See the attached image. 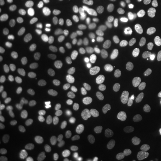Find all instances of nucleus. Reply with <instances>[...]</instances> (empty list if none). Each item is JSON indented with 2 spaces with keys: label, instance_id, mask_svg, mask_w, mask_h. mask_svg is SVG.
I'll return each instance as SVG.
<instances>
[{
  "label": "nucleus",
  "instance_id": "1",
  "mask_svg": "<svg viewBox=\"0 0 161 161\" xmlns=\"http://www.w3.org/2000/svg\"><path fill=\"white\" fill-rule=\"evenodd\" d=\"M128 36L132 43L136 47H146L152 40L150 27L141 21H134L128 26Z\"/></svg>",
  "mask_w": 161,
  "mask_h": 161
},
{
  "label": "nucleus",
  "instance_id": "2",
  "mask_svg": "<svg viewBox=\"0 0 161 161\" xmlns=\"http://www.w3.org/2000/svg\"><path fill=\"white\" fill-rule=\"evenodd\" d=\"M96 113L97 111L93 102L84 100L75 108L72 114V121L77 126H84L94 119Z\"/></svg>",
  "mask_w": 161,
  "mask_h": 161
},
{
  "label": "nucleus",
  "instance_id": "3",
  "mask_svg": "<svg viewBox=\"0 0 161 161\" xmlns=\"http://www.w3.org/2000/svg\"><path fill=\"white\" fill-rule=\"evenodd\" d=\"M25 51V47L22 42L13 41L2 47L0 51V59L3 63H16L23 59Z\"/></svg>",
  "mask_w": 161,
  "mask_h": 161
},
{
  "label": "nucleus",
  "instance_id": "4",
  "mask_svg": "<svg viewBox=\"0 0 161 161\" xmlns=\"http://www.w3.org/2000/svg\"><path fill=\"white\" fill-rule=\"evenodd\" d=\"M82 37L87 45L93 48L99 47L104 42L103 31L98 23H91L86 25L82 32Z\"/></svg>",
  "mask_w": 161,
  "mask_h": 161
},
{
  "label": "nucleus",
  "instance_id": "5",
  "mask_svg": "<svg viewBox=\"0 0 161 161\" xmlns=\"http://www.w3.org/2000/svg\"><path fill=\"white\" fill-rule=\"evenodd\" d=\"M101 8L96 2H85L78 6L76 10V17L82 22H92L99 18Z\"/></svg>",
  "mask_w": 161,
  "mask_h": 161
},
{
  "label": "nucleus",
  "instance_id": "6",
  "mask_svg": "<svg viewBox=\"0 0 161 161\" xmlns=\"http://www.w3.org/2000/svg\"><path fill=\"white\" fill-rule=\"evenodd\" d=\"M75 92H76L75 84L73 81L68 80L64 82L58 90V92L55 94L53 102L57 107H64L73 99V98L75 97Z\"/></svg>",
  "mask_w": 161,
  "mask_h": 161
},
{
  "label": "nucleus",
  "instance_id": "7",
  "mask_svg": "<svg viewBox=\"0 0 161 161\" xmlns=\"http://www.w3.org/2000/svg\"><path fill=\"white\" fill-rule=\"evenodd\" d=\"M124 114L126 119L134 125H141L145 123L146 113L140 104L129 102L124 108Z\"/></svg>",
  "mask_w": 161,
  "mask_h": 161
},
{
  "label": "nucleus",
  "instance_id": "8",
  "mask_svg": "<svg viewBox=\"0 0 161 161\" xmlns=\"http://www.w3.org/2000/svg\"><path fill=\"white\" fill-rule=\"evenodd\" d=\"M109 143V135L105 131H99L92 135L89 142V149L94 154L101 153Z\"/></svg>",
  "mask_w": 161,
  "mask_h": 161
},
{
  "label": "nucleus",
  "instance_id": "9",
  "mask_svg": "<svg viewBox=\"0 0 161 161\" xmlns=\"http://www.w3.org/2000/svg\"><path fill=\"white\" fill-rule=\"evenodd\" d=\"M47 65L45 60L42 58H33L29 66H28V74L31 79L33 80H41L44 75H46Z\"/></svg>",
  "mask_w": 161,
  "mask_h": 161
},
{
  "label": "nucleus",
  "instance_id": "10",
  "mask_svg": "<svg viewBox=\"0 0 161 161\" xmlns=\"http://www.w3.org/2000/svg\"><path fill=\"white\" fill-rule=\"evenodd\" d=\"M56 37L60 42L69 46L75 45L78 41V35L76 31L67 26H62L58 28L56 32Z\"/></svg>",
  "mask_w": 161,
  "mask_h": 161
},
{
  "label": "nucleus",
  "instance_id": "11",
  "mask_svg": "<svg viewBox=\"0 0 161 161\" xmlns=\"http://www.w3.org/2000/svg\"><path fill=\"white\" fill-rule=\"evenodd\" d=\"M113 60L114 57L111 53L102 52L93 58V60L90 64V69L92 72H98L108 66L110 64H112Z\"/></svg>",
  "mask_w": 161,
  "mask_h": 161
},
{
  "label": "nucleus",
  "instance_id": "12",
  "mask_svg": "<svg viewBox=\"0 0 161 161\" xmlns=\"http://www.w3.org/2000/svg\"><path fill=\"white\" fill-rule=\"evenodd\" d=\"M50 24V20L46 14H38L30 19L28 23L29 29L33 32H43Z\"/></svg>",
  "mask_w": 161,
  "mask_h": 161
},
{
  "label": "nucleus",
  "instance_id": "13",
  "mask_svg": "<svg viewBox=\"0 0 161 161\" xmlns=\"http://www.w3.org/2000/svg\"><path fill=\"white\" fill-rule=\"evenodd\" d=\"M145 127L148 131L153 132L158 130L161 125V111L156 108H152L146 113Z\"/></svg>",
  "mask_w": 161,
  "mask_h": 161
},
{
  "label": "nucleus",
  "instance_id": "14",
  "mask_svg": "<svg viewBox=\"0 0 161 161\" xmlns=\"http://www.w3.org/2000/svg\"><path fill=\"white\" fill-rule=\"evenodd\" d=\"M27 98V92L25 88L20 84L15 83L9 90V98L12 103L14 105H21L25 102Z\"/></svg>",
  "mask_w": 161,
  "mask_h": 161
},
{
  "label": "nucleus",
  "instance_id": "15",
  "mask_svg": "<svg viewBox=\"0 0 161 161\" xmlns=\"http://www.w3.org/2000/svg\"><path fill=\"white\" fill-rule=\"evenodd\" d=\"M50 62L57 69H65L71 64L69 56L63 51H56L51 55Z\"/></svg>",
  "mask_w": 161,
  "mask_h": 161
},
{
  "label": "nucleus",
  "instance_id": "16",
  "mask_svg": "<svg viewBox=\"0 0 161 161\" xmlns=\"http://www.w3.org/2000/svg\"><path fill=\"white\" fill-rule=\"evenodd\" d=\"M16 135L18 138L23 142H32L37 137V132L33 128L25 125H22L16 128Z\"/></svg>",
  "mask_w": 161,
  "mask_h": 161
},
{
  "label": "nucleus",
  "instance_id": "17",
  "mask_svg": "<svg viewBox=\"0 0 161 161\" xmlns=\"http://www.w3.org/2000/svg\"><path fill=\"white\" fill-rule=\"evenodd\" d=\"M130 14H131V11L129 6L126 4H121L113 14V20L115 23L122 24L126 23L128 19L130 18Z\"/></svg>",
  "mask_w": 161,
  "mask_h": 161
},
{
  "label": "nucleus",
  "instance_id": "18",
  "mask_svg": "<svg viewBox=\"0 0 161 161\" xmlns=\"http://www.w3.org/2000/svg\"><path fill=\"white\" fill-rule=\"evenodd\" d=\"M23 115L27 118L40 119L43 116V109L38 104H29L23 108Z\"/></svg>",
  "mask_w": 161,
  "mask_h": 161
},
{
  "label": "nucleus",
  "instance_id": "19",
  "mask_svg": "<svg viewBox=\"0 0 161 161\" xmlns=\"http://www.w3.org/2000/svg\"><path fill=\"white\" fill-rule=\"evenodd\" d=\"M109 80L113 83H116L122 86L126 85L127 74L124 69H116L110 73Z\"/></svg>",
  "mask_w": 161,
  "mask_h": 161
},
{
  "label": "nucleus",
  "instance_id": "20",
  "mask_svg": "<svg viewBox=\"0 0 161 161\" xmlns=\"http://www.w3.org/2000/svg\"><path fill=\"white\" fill-rule=\"evenodd\" d=\"M107 94L108 95L110 99L115 104L123 103L126 98V93L121 89L115 88H108Z\"/></svg>",
  "mask_w": 161,
  "mask_h": 161
},
{
  "label": "nucleus",
  "instance_id": "21",
  "mask_svg": "<svg viewBox=\"0 0 161 161\" xmlns=\"http://www.w3.org/2000/svg\"><path fill=\"white\" fill-rule=\"evenodd\" d=\"M14 149L5 140L0 141V158L2 159H10L14 155Z\"/></svg>",
  "mask_w": 161,
  "mask_h": 161
},
{
  "label": "nucleus",
  "instance_id": "22",
  "mask_svg": "<svg viewBox=\"0 0 161 161\" xmlns=\"http://www.w3.org/2000/svg\"><path fill=\"white\" fill-rule=\"evenodd\" d=\"M14 5L11 0H0V14L3 16L11 15L14 13Z\"/></svg>",
  "mask_w": 161,
  "mask_h": 161
},
{
  "label": "nucleus",
  "instance_id": "23",
  "mask_svg": "<svg viewBox=\"0 0 161 161\" xmlns=\"http://www.w3.org/2000/svg\"><path fill=\"white\" fill-rule=\"evenodd\" d=\"M148 147L156 154L161 156V137H150L148 140Z\"/></svg>",
  "mask_w": 161,
  "mask_h": 161
},
{
  "label": "nucleus",
  "instance_id": "24",
  "mask_svg": "<svg viewBox=\"0 0 161 161\" xmlns=\"http://www.w3.org/2000/svg\"><path fill=\"white\" fill-rule=\"evenodd\" d=\"M130 4L132 5L135 9H144L149 6V1L148 0H128Z\"/></svg>",
  "mask_w": 161,
  "mask_h": 161
},
{
  "label": "nucleus",
  "instance_id": "25",
  "mask_svg": "<svg viewBox=\"0 0 161 161\" xmlns=\"http://www.w3.org/2000/svg\"><path fill=\"white\" fill-rule=\"evenodd\" d=\"M136 92L140 93V94H143V95H146V94H149L152 91V88L150 86V85H147V84H141L139 83L136 85V88H135Z\"/></svg>",
  "mask_w": 161,
  "mask_h": 161
},
{
  "label": "nucleus",
  "instance_id": "26",
  "mask_svg": "<svg viewBox=\"0 0 161 161\" xmlns=\"http://www.w3.org/2000/svg\"><path fill=\"white\" fill-rule=\"evenodd\" d=\"M21 2L23 6L30 8V9L35 8L39 5V0H21Z\"/></svg>",
  "mask_w": 161,
  "mask_h": 161
},
{
  "label": "nucleus",
  "instance_id": "27",
  "mask_svg": "<svg viewBox=\"0 0 161 161\" xmlns=\"http://www.w3.org/2000/svg\"><path fill=\"white\" fill-rule=\"evenodd\" d=\"M138 79L144 81H149L152 79V74L148 71H142L138 74Z\"/></svg>",
  "mask_w": 161,
  "mask_h": 161
},
{
  "label": "nucleus",
  "instance_id": "28",
  "mask_svg": "<svg viewBox=\"0 0 161 161\" xmlns=\"http://www.w3.org/2000/svg\"><path fill=\"white\" fill-rule=\"evenodd\" d=\"M33 161H53L49 156L45 155V154H39L34 158Z\"/></svg>",
  "mask_w": 161,
  "mask_h": 161
},
{
  "label": "nucleus",
  "instance_id": "29",
  "mask_svg": "<svg viewBox=\"0 0 161 161\" xmlns=\"http://www.w3.org/2000/svg\"><path fill=\"white\" fill-rule=\"evenodd\" d=\"M104 161H121L120 158H116V157H111V158H108L106 160Z\"/></svg>",
  "mask_w": 161,
  "mask_h": 161
},
{
  "label": "nucleus",
  "instance_id": "30",
  "mask_svg": "<svg viewBox=\"0 0 161 161\" xmlns=\"http://www.w3.org/2000/svg\"><path fill=\"white\" fill-rule=\"evenodd\" d=\"M4 34V27H3V25L1 24L0 25V37H2Z\"/></svg>",
  "mask_w": 161,
  "mask_h": 161
},
{
  "label": "nucleus",
  "instance_id": "31",
  "mask_svg": "<svg viewBox=\"0 0 161 161\" xmlns=\"http://www.w3.org/2000/svg\"><path fill=\"white\" fill-rule=\"evenodd\" d=\"M158 64H159V67H160L161 69V52L158 55Z\"/></svg>",
  "mask_w": 161,
  "mask_h": 161
},
{
  "label": "nucleus",
  "instance_id": "32",
  "mask_svg": "<svg viewBox=\"0 0 161 161\" xmlns=\"http://www.w3.org/2000/svg\"><path fill=\"white\" fill-rule=\"evenodd\" d=\"M158 39H159V40H160V42H161V31H160V32H159V34H158Z\"/></svg>",
  "mask_w": 161,
  "mask_h": 161
}]
</instances>
